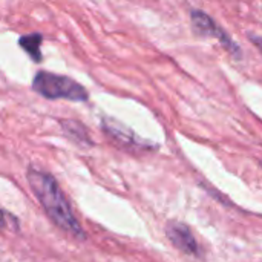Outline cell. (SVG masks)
<instances>
[{"instance_id":"6","label":"cell","mask_w":262,"mask_h":262,"mask_svg":"<svg viewBox=\"0 0 262 262\" xmlns=\"http://www.w3.org/2000/svg\"><path fill=\"white\" fill-rule=\"evenodd\" d=\"M60 126L63 129V132L66 134L68 138H71L74 143L80 144V146H92V140L89 137L88 129L75 120H61Z\"/></svg>"},{"instance_id":"8","label":"cell","mask_w":262,"mask_h":262,"mask_svg":"<svg viewBox=\"0 0 262 262\" xmlns=\"http://www.w3.org/2000/svg\"><path fill=\"white\" fill-rule=\"evenodd\" d=\"M15 226V227H18V221H17V218H14V216H11L8 212H5V210H0V230L2 229H5V227H8V226Z\"/></svg>"},{"instance_id":"9","label":"cell","mask_w":262,"mask_h":262,"mask_svg":"<svg viewBox=\"0 0 262 262\" xmlns=\"http://www.w3.org/2000/svg\"><path fill=\"white\" fill-rule=\"evenodd\" d=\"M247 37H249V40L258 48V51L262 54V37L261 35H258V34H255V32H247Z\"/></svg>"},{"instance_id":"10","label":"cell","mask_w":262,"mask_h":262,"mask_svg":"<svg viewBox=\"0 0 262 262\" xmlns=\"http://www.w3.org/2000/svg\"><path fill=\"white\" fill-rule=\"evenodd\" d=\"M261 166H262V161H261Z\"/></svg>"},{"instance_id":"5","label":"cell","mask_w":262,"mask_h":262,"mask_svg":"<svg viewBox=\"0 0 262 262\" xmlns=\"http://www.w3.org/2000/svg\"><path fill=\"white\" fill-rule=\"evenodd\" d=\"M166 236L183 253L190 256H200V246L190 230V227L180 221H170L166 226Z\"/></svg>"},{"instance_id":"7","label":"cell","mask_w":262,"mask_h":262,"mask_svg":"<svg viewBox=\"0 0 262 262\" xmlns=\"http://www.w3.org/2000/svg\"><path fill=\"white\" fill-rule=\"evenodd\" d=\"M41 41H43V37L41 34H26V35H21L18 38V45L20 48L35 61H41L43 55H41Z\"/></svg>"},{"instance_id":"4","label":"cell","mask_w":262,"mask_h":262,"mask_svg":"<svg viewBox=\"0 0 262 262\" xmlns=\"http://www.w3.org/2000/svg\"><path fill=\"white\" fill-rule=\"evenodd\" d=\"M103 130L107 134L109 138H112L117 144H120L124 149H132V150H146V149H155L157 146L152 144L147 140L140 138L135 132H132L129 127L121 124L120 121L114 118H103Z\"/></svg>"},{"instance_id":"1","label":"cell","mask_w":262,"mask_h":262,"mask_svg":"<svg viewBox=\"0 0 262 262\" xmlns=\"http://www.w3.org/2000/svg\"><path fill=\"white\" fill-rule=\"evenodd\" d=\"M26 177H28V183H29L34 195L40 201V204L45 209L46 215L49 216V220L57 227H60L61 230L72 235L74 238L84 241L88 238V235L83 230L80 221L75 218V215L71 209V204H69L68 198L64 196L63 190L60 189L57 180L51 173L34 169V167L28 169Z\"/></svg>"},{"instance_id":"3","label":"cell","mask_w":262,"mask_h":262,"mask_svg":"<svg viewBox=\"0 0 262 262\" xmlns=\"http://www.w3.org/2000/svg\"><path fill=\"white\" fill-rule=\"evenodd\" d=\"M190 20H192L193 31L198 35H203V37H215L232 57H235L236 60L243 58L241 46L207 12H204L201 9H192L190 11Z\"/></svg>"},{"instance_id":"2","label":"cell","mask_w":262,"mask_h":262,"mask_svg":"<svg viewBox=\"0 0 262 262\" xmlns=\"http://www.w3.org/2000/svg\"><path fill=\"white\" fill-rule=\"evenodd\" d=\"M32 91L48 100H69L81 103L89 98V92L74 78L46 71H38L35 74L32 80Z\"/></svg>"}]
</instances>
